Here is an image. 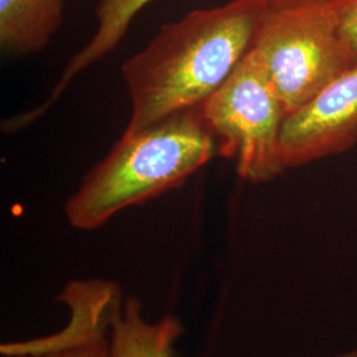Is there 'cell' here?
Here are the masks:
<instances>
[{
  "label": "cell",
  "instance_id": "8",
  "mask_svg": "<svg viewBox=\"0 0 357 357\" xmlns=\"http://www.w3.org/2000/svg\"><path fill=\"white\" fill-rule=\"evenodd\" d=\"M65 0H0V47L23 56L44 50L61 26Z\"/></svg>",
  "mask_w": 357,
  "mask_h": 357
},
{
  "label": "cell",
  "instance_id": "12",
  "mask_svg": "<svg viewBox=\"0 0 357 357\" xmlns=\"http://www.w3.org/2000/svg\"><path fill=\"white\" fill-rule=\"evenodd\" d=\"M339 357H357V349H355V351H351V352L344 354V355H342V356Z\"/></svg>",
  "mask_w": 357,
  "mask_h": 357
},
{
  "label": "cell",
  "instance_id": "7",
  "mask_svg": "<svg viewBox=\"0 0 357 357\" xmlns=\"http://www.w3.org/2000/svg\"><path fill=\"white\" fill-rule=\"evenodd\" d=\"M110 327L109 357H174L175 343L183 332L174 315L149 321L137 298L116 306Z\"/></svg>",
  "mask_w": 357,
  "mask_h": 357
},
{
  "label": "cell",
  "instance_id": "4",
  "mask_svg": "<svg viewBox=\"0 0 357 357\" xmlns=\"http://www.w3.org/2000/svg\"><path fill=\"white\" fill-rule=\"evenodd\" d=\"M200 112L216 139L217 153L236 159L241 178L264 183L284 172L281 130L286 115L255 48L200 105Z\"/></svg>",
  "mask_w": 357,
  "mask_h": 357
},
{
  "label": "cell",
  "instance_id": "2",
  "mask_svg": "<svg viewBox=\"0 0 357 357\" xmlns=\"http://www.w3.org/2000/svg\"><path fill=\"white\" fill-rule=\"evenodd\" d=\"M216 153L200 105L123 132L68 200L66 218L76 229H97L128 206L180 187Z\"/></svg>",
  "mask_w": 357,
  "mask_h": 357
},
{
  "label": "cell",
  "instance_id": "11",
  "mask_svg": "<svg viewBox=\"0 0 357 357\" xmlns=\"http://www.w3.org/2000/svg\"><path fill=\"white\" fill-rule=\"evenodd\" d=\"M327 1H342V0H268V6H281L293 3H327Z\"/></svg>",
  "mask_w": 357,
  "mask_h": 357
},
{
  "label": "cell",
  "instance_id": "3",
  "mask_svg": "<svg viewBox=\"0 0 357 357\" xmlns=\"http://www.w3.org/2000/svg\"><path fill=\"white\" fill-rule=\"evenodd\" d=\"M344 1L268 4L252 47L265 61L286 116L354 65L339 32Z\"/></svg>",
  "mask_w": 357,
  "mask_h": 357
},
{
  "label": "cell",
  "instance_id": "5",
  "mask_svg": "<svg viewBox=\"0 0 357 357\" xmlns=\"http://www.w3.org/2000/svg\"><path fill=\"white\" fill-rule=\"evenodd\" d=\"M357 142V63L310 102L284 118L281 158L284 168L344 153Z\"/></svg>",
  "mask_w": 357,
  "mask_h": 357
},
{
  "label": "cell",
  "instance_id": "10",
  "mask_svg": "<svg viewBox=\"0 0 357 357\" xmlns=\"http://www.w3.org/2000/svg\"><path fill=\"white\" fill-rule=\"evenodd\" d=\"M339 32L355 64L357 63V0H345Z\"/></svg>",
  "mask_w": 357,
  "mask_h": 357
},
{
  "label": "cell",
  "instance_id": "9",
  "mask_svg": "<svg viewBox=\"0 0 357 357\" xmlns=\"http://www.w3.org/2000/svg\"><path fill=\"white\" fill-rule=\"evenodd\" d=\"M105 332L77 342L60 352H52V357H109L110 344L105 337Z\"/></svg>",
  "mask_w": 357,
  "mask_h": 357
},
{
  "label": "cell",
  "instance_id": "1",
  "mask_svg": "<svg viewBox=\"0 0 357 357\" xmlns=\"http://www.w3.org/2000/svg\"><path fill=\"white\" fill-rule=\"evenodd\" d=\"M266 10L268 0H233L160 26L122 66L132 103L125 134L204 102L250 51Z\"/></svg>",
  "mask_w": 357,
  "mask_h": 357
},
{
  "label": "cell",
  "instance_id": "6",
  "mask_svg": "<svg viewBox=\"0 0 357 357\" xmlns=\"http://www.w3.org/2000/svg\"><path fill=\"white\" fill-rule=\"evenodd\" d=\"M150 1L153 0H98L96 7L98 26L94 36L66 65L48 100L36 110L29 112L28 114L19 115L13 121H10V125L15 130L23 128L47 112L52 103L59 100L73 77L85 70L90 65L100 61L107 53L114 50L119 41L125 38L132 19Z\"/></svg>",
  "mask_w": 357,
  "mask_h": 357
}]
</instances>
